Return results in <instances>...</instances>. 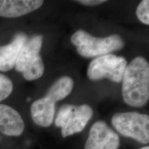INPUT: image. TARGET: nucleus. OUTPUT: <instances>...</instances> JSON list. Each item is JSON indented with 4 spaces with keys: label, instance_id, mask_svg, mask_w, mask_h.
I'll return each instance as SVG.
<instances>
[{
    "label": "nucleus",
    "instance_id": "nucleus-1",
    "mask_svg": "<svg viewBox=\"0 0 149 149\" xmlns=\"http://www.w3.org/2000/svg\"><path fill=\"white\" fill-rule=\"evenodd\" d=\"M122 96L130 107H142L149 99V65L137 57L126 66L122 78Z\"/></svg>",
    "mask_w": 149,
    "mask_h": 149
},
{
    "label": "nucleus",
    "instance_id": "nucleus-2",
    "mask_svg": "<svg viewBox=\"0 0 149 149\" xmlns=\"http://www.w3.org/2000/svg\"><path fill=\"white\" fill-rule=\"evenodd\" d=\"M72 44L77 47L80 55L86 58L98 57L122 49L124 42L120 35L95 37L83 30H79L70 38Z\"/></svg>",
    "mask_w": 149,
    "mask_h": 149
},
{
    "label": "nucleus",
    "instance_id": "nucleus-3",
    "mask_svg": "<svg viewBox=\"0 0 149 149\" xmlns=\"http://www.w3.org/2000/svg\"><path fill=\"white\" fill-rule=\"evenodd\" d=\"M42 40V35H34L27 40L16 60L15 69L28 81L39 79L44 74V63L40 54Z\"/></svg>",
    "mask_w": 149,
    "mask_h": 149
},
{
    "label": "nucleus",
    "instance_id": "nucleus-4",
    "mask_svg": "<svg viewBox=\"0 0 149 149\" xmlns=\"http://www.w3.org/2000/svg\"><path fill=\"white\" fill-rule=\"evenodd\" d=\"M113 127L121 135L141 144L149 142V117L137 112L117 113L112 117Z\"/></svg>",
    "mask_w": 149,
    "mask_h": 149
},
{
    "label": "nucleus",
    "instance_id": "nucleus-5",
    "mask_svg": "<svg viewBox=\"0 0 149 149\" xmlns=\"http://www.w3.org/2000/svg\"><path fill=\"white\" fill-rule=\"evenodd\" d=\"M92 116V108L87 104H64L56 117L55 126L61 128V135L66 138L82 131Z\"/></svg>",
    "mask_w": 149,
    "mask_h": 149
},
{
    "label": "nucleus",
    "instance_id": "nucleus-6",
    "mask_svg": "<svg viewBox=\"0 0 149 149\" xmlns=\"http://www.w3.org/2000/svg\"><path fill=\"white\" fill-rule=\"evenodd\" d=\"M126 66L125 58L108 54L93 59L89 64L87 74L93 81L108 78L115 82H120Z\"/></svg>",
    "mask_w": 149,
    "mask_h": 149
},
{
    "label": "nucleus",
    "instance_id": "nucleus-7",
    "mask_svg": "<svg viewBox=\"0 0 149 149\" xmlns=\"http://www.w3.org/2000/svg\"><path fill=\"white\" fill-rule=\"evenodd\" d=\"M120 137L107 123L98 121L91 128L84 149H118Z\"/></svg>",
    "mask_w": 149,
    "mask_h": 149
},
{
    "label": "nucleus",
    "instance_id": "nucleus-8",
    "mask_svg": "<svg viewBox=\"0 0 149 149\" xmlns=\"http://www.w3.org/2000/svg\"><path fill=\"white\" fill-rule=\"evenodd\" d=\"M24 130V122L13 108L0 104V132L7 136L18 137Z\"/></svg>",
    "mask_w": 149,
    "mask_h": 149
},
{
    "label": "nucleus",
    "instance_id": "nucleus-9",
    "mask_svg": "<svg viewBox=\"0 0 149 149\" xmlns=\"http://www.w3.org/2000/svg\"><path fill=\"white\" fill-rule=\"evenodd\" d=\"M41 0H0V17H19L33 12L43 5Z\"/></svg>",
    "mask_w": 149,
    "mask_h": 149
},
{
    "label": "nucleus",
    "instance_id": "nucleus-10",
    "mask_svg": "<svg viewBox=\"0 0 149 149\" xmlns=\"http://www.w3.org/2000/svg\"><path fill=\"white\" fill-rule=\"evenodd\" d=\"M27 40L24 33H19L10 44L0 46V71L7 72L14 68L19 52Z\"/></svg>",
    "mask_w": 149,
    "mask_h": 149
},
{
    "label": "nucleus",
    "instance_id": "nucleus-11",
    "mask_svg": "<svg viewBox=\"0 0 149 149\" xmlns=\"http://www.w3.org/2000/svg\"><path fill=\"white\" fill-rule=\"evenodd\" d=\"M55 103L44 97L33 102L31 107L33 120L37 125L48 127L53 123Z\"/></svg>",
    "mask_w": 149,
    "mask_h": 149
},
{
    "label": "nucleus",
    "instance_id": "nucleus-12",
    "mask_svg": "<svg viewBox=\"0 0 149 149\" xmlns=\"http://www.w3.org/2000/svg\"><path fill=\"white\" fill-rule=\"evenodd\" d=\"M73 80L68 76H64L51 86L45 97L55 103L57 101L63 100L69 95L73 88Z\"/></svg>",
    "mask_w": 149,
    "mask_h": 149
},
{
    "label": "nucleus",
    "instance_id": "nucleus-13",
    "mask_svg": "<svg viewBox=\"0 0 149 149\" xmlns=\"http://www.w3.org/2000/svg\"><path fill=\"white\" fill-rule=\"evenodd\" d=\"M13 90V84L11 80L4 74L0 73V102L10 95Z\"/></svg>",
    "mask_w": 149,
    "mask_h": 149
},
{
    "label": "nucleus",
    "instance_id": "nucleus-14",
    "mask_svg": "<svg viewBox=\"0 0 149 149\" xmlns=\"http://www.w3.org/2000/svg\"><path fill=\"white\" fill-rule=\"evenodd\" d=\"M136 15L139 20L143 24H149V1L143 0L137 6L136 10Z\"/></svg>",
    "mask_w": 149,
    "mask_h": 149
},
{
    "label": "nucleus",
    "instance_id": "nucleus-15",
    "mask_svg": "<svg viewBox=\"0 0 149 149\" xmlns=\"http://www.w3.org/2000/svg\"><path fill=\"white\" fill-rule=\"evenodd\" d=\"M81 4L90 6H97L102 4L107 1L105 0H79V1H77Z\"/></svg>",
    "mask_w": 149,
    "mask_h": 149
},
{
    "label": "nucleus",
    "instance_id": "nucleus-16",
    "mask_svg": "<svg viewBox=\"0 0 149 149\" xmlns=\"http://www.w3.org/2000/svg\"><path fill=\"white\" fill-rule=\"evenodd\" d=\"M141 149H149V147L148 146H145V147H143V148H141Z\"/></svg>",
    "mask_w": 149,
    "mask_h": 149
}]
</instances>
